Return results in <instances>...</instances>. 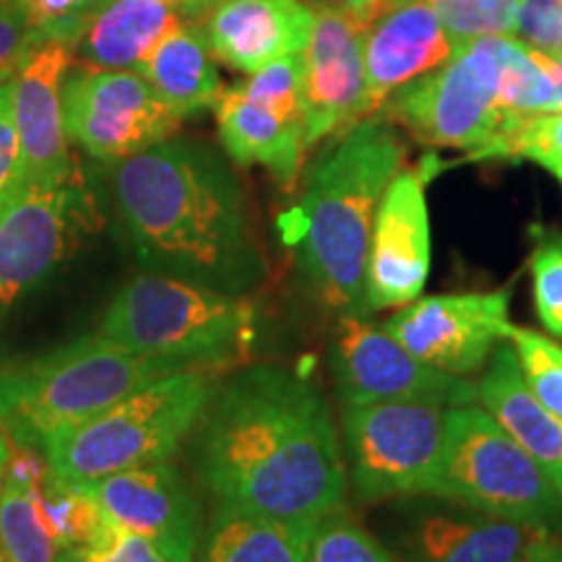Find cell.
I'll use <instances>...</instances> for the list:
<instances>
[{
	"instance_id": "3957f363",
	"label": "cell",
	"mask_w": 562,
	"mask_h": 562,
	"mask_svg": "<svg viewBox=\"0 0 562 562\" xmlns=\"http://www.w3.org/2000/svg\"><path fill=\"white\" fill-rule=\"evenodd\" d=\"M406 146L385 121L362 117L307 175L297 206L281 216L300 271L334 311L364 315V266L385 188L402 172Z\"/></svg>"
},
{
	"instance_id": "e575fe53",
	"label": "cell",
	"mask_w": 562,
	"mask_h": 562,
	"mask_svg": "<svg viewBox=\"0 0 562 562\" xmlns=\"http://www.w3.org/2000/svg\"><path fill=\"white\" fill-rule=\"evenodd\" d=\"M34 42L66 37L79 42L81 30L87 26L97 5L87 0H21Z\"/></svg>"
},
{
	"instance_id": "277c9868",
	"label": "cell",
	"mask_w": 562,
	"mask_h": 562,
	"mask_svg": "<svg viewBox=\"0 0 562 562\" xmlns=\"http://www.w3.org/2000/svg\"><path fill=\"white\" fill-rule=\"evenodd\" d=\"M100 334L133 355L178 370L227 372L250 355L256 307L245 294L149 271L112 297Z\"/></svg>"
},
{
	"instance_id": "44dd1931",
	"label": "cell",
	"mask_w": 562,
	"mask_h": 562,
	"mask_svg": "<svg viewBox=\"0 0 562 562\" xmlns=\"http://www.w3.org/2000/svg\"><path fill=\"white\" fill-rule=\"evenodd\" d=\"M542 531L472 508L435 510L406 526L398 550L402 562H526Z\"/></svg>"
},
{
	"instance_id": "1f68e13d",
	"label": "cell",
	"mask_w": 562,
	"mask_h": 562,
	"mask_svg": "<svg viewBox=\"0 0 562 562\" xmlns=\"http://www.w3.org/2000/svg\"><path fill=\"white\" fill-rule=\"evenodd\" d=\"M476 157L531 159L544 170H552L562 161V110L526 117V121L510 125Z\"/></svg>"
},
{
	"instance_id": "e0dca14e",
	"label": "cell",
	"mask_w": 562,
	"mask_h": 562,
	"mask_svg": "<svg viewBox=\"0 0 562 562\" xmlns=\"http://www.w3.org/2000/svg\"><path fill=\"white\" fill-rule=\"evenodd\" d=\"M430 277V211L425 175L398 172L385 188L364 266V313L404 307Z\"/></svg>"
},
{
	"instance_id": "7402d4cb",
	"label": "cell",
	"mask_w": 562,
	"mask_h": 562,
	"mask_svg": "<svg viewBox=\"0 0 562 562\" xmlns=\"http://www.w3.org/2000/svg\"><path fill=\"white\" fill-rule=\"evenodd\" d=\"M476 402L542 467L562 495V422L533 396L508 339L490 355L487 370L476 383Z\"/></svg>"
},
{
	"instance_id": "d590c367",
	"label": "cell",
	"mask_w": 562,
	"mask_h": 562,
	"mask_svg": "<svg viewBox=\"0 0 562 562\" xmlns=\"http://www.w3.org/2000/svg\"><path fill=\"white\" fill-rule=\"evenodd\" d=\"M516 40L539 53L562 47V0H518Z\"/></svg>"
},
{
	"instance_id": "f35d334b",
	"label": "cell",
	"mask_w": 562,
	"mask_h": 562,
	"mask_svg": "<svg viewBox=\"0 0 562 562\" xmlns=\"http://www.w3.org/2000/svg\"><path fill=\"white\" fill-rule=\"evenodd\" d=\"M526 562H562V537L544 529L533 539L531 550L526 554Z\"/></svg>"
},
{
	"instance_id": "6da1fadb",
	"label": "cell",
	"mask_w": 562,
	"mask_h": 562,
	"mask_svg": "<svg viewBox=\"0 0 562 562\" xmlns=\"http://www.w3.org/2000/svg\"><path fill=\"white\" fill-rule=\"evenodd\" d=\"M214 503L300 526L344 508L347 463L331 404L318 383L284 364L229 372L188 446Z\"/></svg>"
},
{
	"instance_id": "7dc6e473",
	"label": "cell",
	"mask_w": 562,
	"mask_h": 562,
	"mask_svg": "<svg viewBox=\"0 0 562 562\" xmlns=\"http://www.w3.org/2000/svg\"><path fill=\"white\" fill-rule=\"evenodd\" d=\"M178 3H180V0H178Z\"/></svg>"
},
{
	"instance_id": "d6986e66",
	"label": "cell",
	"mask_w": 562,
	"mask_h": 562,
	"mask_svg": "<svg viewBox=\"0 0 562 562\" xmlns=\"http://www.w3.org/2000/svg\"><path fill=\"white\" fill-rule=\"evenodd\" d=\"M459 47L446 32L430 0L393 5L368 26L364 37V117L419 76L448 63Z\"/></svg>"
},
{
	"instance_id": "d4e9b609",
	"label": "cell",
	"mask_w": 562,
	"mask_h": 562,
	"mask_svg": "<svg viewBox=\"0 0 562 562\" xmlns=\"http://www.w3.org/2000/svg\"><path fill=\"white\" fill-rule=\"evenodd\" d=\"M37 448L11 442L9 476L0 497V550L9 562H58V542L40 505L47 461Z\"/></svg>"
},
{
	"instance_id": "4316f807",
	"label": "cell",
	"mask_w": 562,
	"mask_h": 562,
	"mask_svg": "<svg viewBox=\"0 0 562 562\" xmlns=\"http://www.w3.org/2000/svg\"><path fill=\"white\" fill-rule=\"evenodd\" d=\"M501 108H503V131L510 125L526 121V117L558 112V89L550 70L542 66L537 50L526 47L516 37H510L508 50L503 60V83H501ZM497 133V136H501Z\"/></svg>"
},
{
	"instance_id": "7a4b0ae2",
	"label": "cell",
	"mask_w": 562,
	"mask_h": 562,
	"mask_svg": "<svg viewBox=\"0 0 562 562\" xmlns=\"http://www.w3.org/2000/svg\"><path fill=\"white\" fill-rule=\"evenodd\" d=\"M115 203L149 271L245 297L266 279L240 182L203 140L170 136L117 161Z\"/></svg>"
},
{
	"instance_id": "74e56055",
	"label": "cell",
	"mask_w": 562,
	"mask_h": 562,
	"mask_svg": "<svg viewBox=\"0 0 562 562\" xmlns=\"http://www.w3.org/2000/svg\"><path fill=\"white\" fill-rule=\"evenodd\" d=\"M26 182L24 154L11 117V83L0 87V214Z\"/></svg>"
},
{
	"instance_id": "9c48e42d",
	"label": "cell",
	"mask_w": 562,
	"mask_h": 562,
	"mask_svg": "<svg viewBox=\"0 0 562 562\" xmlns=\"http://www.w3.org/2000/svg\"><path fill=\"white\" fill-rule=\"evenodd\" d=\"M347 480L362 501L427 495L442 446L446 409L419 402L341 406Z\"/></svg>"
},
{
	"instance_id": "4dcf8cb0",
	"label": "cell",
	"mask_w": 562,
	"mask_h": 562,
	"mask_svg": "<svg viewBox=\"0 0 562 562\" xmlns=\"http://www.w3.org/2000/svg\"><path fill=\"white\" fill-rule=\"evenodd\" d=\"M508 341L516 349L526 383L554 419L562 422V347L550 336L510 323Z\"/></svg>"
},
{
	"instance_id": "603a6c76",
	"label": "cell",
	"mask_w": 562,
	"mask_h": 562,
	"mask_svg": "<svg viewBox=\"0 0 562 562\" xmlns=\"http://www.w3.org/2000/svg\"><path fill=\"white\" fill-rule=\"evenodd\" d=\"M182 0H104L91 13L76 53L91 68L138 70L182 26Z\"/></svg>"
},
{
	"instance_id": "60d3db41",
	"label": "cell",
	"mask_w": 562,
	"mask_h": 562,
	"mask_svg": "<svg viewBox=\"0 0 562 562\" xmlns=\"http://www.w3.org/2000/svg\"><path fill=\"white\" fill-rule=\"evenodd\" d=\"M9 461H11V440L9 435L0 430V497H3L5 476H9Z\"/></svg>"
},
{
	"instance_id": "9a60e30c",
	"label": "cell",
	"mask_w": 562,
	"mask_h": 562,
	"mask_svg": "<svg viewBox=\"0 0 562 562\" xmlns=\"http://www.w3.org/2000/svg\"><path fill=\"white\" fill-rule=\"evenodd\" d=\"M89 492L112 521L149 539L170 562L195 560L206 513L172 459L110 474L89 484Z\"/></svg>"
},
{
	"instance_id": "8992f818",
	"label": "cell",
	"mask_w": 562,
	"mask_h": 562,
	"mask_svg": "<svg viewBox=\"0 0 562 562\" xmlns=\"http://www.w3.org/2000/svg\"><path fill=\"white\" fill-rule=\"evenodd\" d=\"M175 370L117 347L100 331L87 334L34 360L0 368V430L16 446L42 451L55 435Z\"/></svg>"
},
{
	"instance_id": "8d00e7d4",
	"label": "cell",
	"mask_w": 562,
	"mask_h": 562,
	"mask_svg": "<svg viewBox=\"0 0 562 562\" xmlns=\"http://www.w3.org/2000/svg\"><path fill=\"white\" fill-rule=\"evenodd\" d=\"M34 45L21 0H0V87L13 81Z\"/></svg>"
},
{
	"instance_id": "d6a6232c",
	"label": "cell",
	"mask_w": 562,
	"mask_h": 562,
	"mask_svg": "<svg viewBox=\"0 0 562 562\" xmlns=\"http://www.w3.org/2000/svg\"><path fill=\"white\" fill-rule=\"evenodd\" d=\"M58 562H170L140 533L115 524L104 513L87 542L58 550Z\"/></svg>"
},
{
	"instance_id": "5b68a950",
	"label": "cell",
	"mask_w": 562,
	"mask_h": 562,
	"mask_svg": "<svg viewBox=\"0 0 562 562\" xmlns=\"http://www.w3.org/2000/svg\"><path fill=\"white\" fill-rule=\"evenodd\" d=\"M224 372L175 370L55 435L42 456L55 480L89 487L125 469L170 461L191 440Z\"/></svg>"
},
{
	"instance_id": "cb8c5ba5",
	"label": "cell",
	"mask_w": 562,
	"mask_h": 562,
	"mask_svg": "<svg viewBox=\"0 0 562 562\" xmlns=\"http://www.w3.org/2000/svg\"><path fill=\"white\" fill-rule=\"evenodd\" d=\"M313 529L214 503L193 562H305Z\"/></svg>"
},
{
	"instance_id": "b9f144b4",
	"label": "cell",
	"mask_w": 562,
	"mask_h": 562,
	"mask_svg": "<svg viewBox=\"0 0 562 562\" xmlns=\"http://www.w3.org/2000/svg\"><path fill=\"white\" fill-rule=\"evenodd\" d=\"M402 3H409V0H383V3H381V11H378V16H381L383 11L393 9V5H402ZM378 16H375V19H378Z\"/></svg>"
},
{
	"instance_id": "7bdbcfd3",
	"label": "cell",
	"mask_w": 562,
	"mask_h": 562,
	"mask_svg": "<svg viewBox=\"0 0 562 562\" xmlns=\"http://www.w3.org/2000/svg\"><path fill=\"white\" fill-rule=\"evenodd\" d=\"M550 172H552V175H554V178H558V180H560V182H562V161H560V165H554V167H552V170H550Z\"/></svg>"
},
{
	"instance_id": "ba28073f",
	"label": "cell",
	"mask_w": 562,
	"mask_h": 562,
	"mask_svg": "<svg viewBox=\"0 0 562 562\" xmlns=\"http://www.w3.org/2000/svg\"><path fill=\"white\" fill-rule=\"evenodd\" d=\"M510 37H480L440 68L406 83L396 100L383 104L427 146L487 149L503 128L501 83Z\"/></svg>"
},
{
	"instance_id": "ffe728a7",
	"label": "cell",
	"mask_w": 562,
	"mask_h": 562,
	"mask_svg": "<svg viewBox=\"0 0 562 562\" xmlns=\"http://www.w3.org/2000/svg\"><path fill=\"white\" fill-rule=\"evenodd\" d=\"M313 32V9L302 0H214L203 19L209 50L243 74L302 53Z\"/></svg>"
},
{
	"instance_id": "30bf717a",
	"label": "cell",
	"mask_w": 562,
	"mask_h": 562,
	"mask_svg": "<svg viewBox=\"0 0 562 562\" xmlns=\"http://www.w3.org/2000/svg\"><path fill=\"white\" fill-rule=\"evenodd\" d=\"M305 50L284 55L250 74V79L222 91L216 125L224 149L237 165H261L284 188L297 182L305 157Z\"/></svg>"
},
{
	"instance_id": "83f0119b",
	"label": "cell",
	"mask_w": 562,
	"mask_h": 562,
	"mask_svg": "<svg viewBox=\"0 0 562 562\" xmlns=\"http://www.w3.org/2000/svg\"><path fill=\"white\" fill-rule=\"evenodd\" d=\"M40 505L55 542H58V550L87 542L104 516L89 487L60 482L50 472L40 482Z\"/></svg>"
},
{
	"instance_id": "484cf974",
	"label": "cell",
	"mask_w": 562,
	"mask_h": 562,
	"mask_svg": "<svg viewBox=\"0 0 562 562\" xmlns=\"http://www.w3.org/2000/svg\"><path fill=\"white\" fill-rule=\"evenodd\" d=\"M138 74L178 112L180 121L214 108L222 94L220 70L209 50L206 34L199 26L182 24L178 32H172L146 58Z\"/></svg>"
},
{
	"instance_id": "f546056e",
	"label": "cell",
	"mask_w": 562,
	"mask_h": 562,
	"mask_svg": "<svg viewBox=\"0 0 562 562\" xmlns=\"http://www.w3.org/2000/svg\"><path fill=\"white\" fill-rule=\"evenodd\" d=\"M305 562H402L349 513H328L313 529Z\"/></svg>"
},
{
	"instance_id": "ac0fdd59",
	"label": "cell",
	"mask_w": 562,
	"mask_h": 562,
	"mask_svg": "<svg viewBox=\"0 0 562 562\" xmlns=\"http://www.w3.org/2000/svg\"><path fill=\"white\" fill-rule=\"evenodd\" d=\"M76 58V40H37L11 81V117L24 154L26 180L74 175L63 123V81Z\"/></svg>"
},
{
	"instance_id": "7c38bea8",
	"label": "cell",
	"mask_w": 562,
	"mask_h": 562,
	"mask_svg": "<svg viewBox=\"0 0 562 562\" xmlns=\"http://www.w3.org/2000/svg\"><path fill=\"white\" fill-rule=\"evenodd\" d=\"M331 375L341 406L419 402L442 409L476 402V385L417 360L385 326L344 315L331 339Z\"/></svg>"
},
{
	"instance_id": "ab89813d",
	"label": "cell",
	"mask_w": 562,
	"mask_h": 562,
	"mask_svg": "<svg viewBox=\"0 0 562 562\" xmlns=\"http://www.w3.org/2000/svg\"><path fill=\"white\" fill-rule=\"evenodd\" d=\"M344 9H349L355 16H360L364 21H375L378 11H381L383 0H339Z\"/></svg>"
},
{
	"instance_id": "bcb514c9",
	"label": "cell",
	"mask_w": 562,
	"mask_h": 562,
	"mask_svg": "<svg viewBox=\"0 0 562 562\" xmlns=\"http://www.w3.org/2000/svg\"><path fill=\"white\" fill-rule=\"evenodd\" d=\"M0 562H9V560H5V554H3V550H0Z\"/></svg>"
},
{
	"instance_id": "f6af8a7d",
	"label": "cell",
	"mask_w": 562,
	"mask_h": 562,
	"mask_svg": "<svg viewBox=\"0 0 562 562\" xmlns=\"http://www.w3.org/2000/svg\"><path fill=\"white\" fill-rule=\"evenodd\" d=\"M552 55H558V58H562V47H558V50H554Z\"/></svg>"
},
{
	"instance_id": "4fadbf2b",
	"label": "cell",
	"mask_w": 562,
	"mask_h": 562,
	"mask_svg": "<svg viewBox=\"0 0 562 562\" xmlns=\"http://www.w3.org/2000/svg\"><path fill=\"white\" fill-rule=\"evenodd\" d=\"M74 175L26 180L0 214V323L16 311L74 248L81 227Z\"/></svg>"
},
{
	"instance_id": "836d02e7",
	"label": "cell",
	"mask_w": 562,
	"mask_h": 562,
	"mask_svg": "<svg viewBox=\"0 0 562 562\" xmlns=\"http://www.w3.org/2000/svg\"><path fill=\"white\" fill-rule=\"evenodd\" d=\"M533 305L550 334L562 339V235L547 232L537 237L531 252Z\"/></svg>"
},
{
	"instance_id": "5bb4252c",
	"label": "cell",
	"mask_w": 562,
	"mask_h": 562,
	"mask_svg": "<svg viewBox=\"0 0 562 562\" xmlns=\"http://www.w3.org/2000/svg\"><path fill=\"white\" fill-rule=\"evenodd\" d=\"M510 286L419 297L383 323L414 357L432 368L469 375L480 370L510 328Z\"/></svg>"
},
{
	"instance_id": "52a82bcc",
	"label": "cell",
	"mask_w": 562,
	"mask_h": 562,
	"mask_svg": "<svg viewBox=\"0 0 562 562\" xmlns=\"http://www.w3.org/2000/svg\"><path fill=\"white\" fill-rule=\"evenodd\" d=\"M427 495L542 529L562 513V495L542 467L474 404L446 409Z\"/></svg>"
},
{
	"instance_id": "8fae6325",
	"label": "cell",
	"mask_w": 562,
	"mask_h": 562,
	"mask_svg": "<svg viewBox=\"0 0 562 562\" xmlns=\"http://www.w3.org/2000/svg\"><path fill=\"white\" fill-rule=\"evenodd\" d=\"M63 123L89 157L123 161L170 138L180 117L138 70L76 68L63 81Z\"/></svg>"
},
{
	"instance_id": "f1b7e54d",
	"label": "cell",
	"mask_w": 562,
	"mask_h": 562,
	"mask_svg": "<svg viewBox=\"0 0 562 562\" xmlns=\"http://www.w3.org/2000/svg\"><path fill=\"white\" fill-rule=\"evenodd\" d=\"M430 5L459 50L480 37H516L518 0H430Z\"/></svg>"
},
{
	"instance_id": "ee69618b",
	"label": "cell",
	"mask_w": 562,
	"mask_h": 562,
	"mask_svg": "<svg viewBox=\"0 0 562 562\" xmlns=\"http://www.w3.org/2000/svg\"><path fill=\"white\" fill-rule=\"evenodd\" d=\"M87 3H91V5H100V3H104V0H87Z\"/></svg>"
},
{
	"instance_id": "2e32d148",
	"label": "cell",
	"mask_w": 562,
	"mask_h": 562,
	"mask_svg": "<svg viewBox=\"0 0 562 562\" xmlns=\"http://www.w3.org/2000/svg\"><path fill=\"white\" fill-rule=\"evenodd\" d=\"M313 32L305 47V104L307 146L364 117V37L370 21L355 16L341 3H311Z\"/></svg>"
}]
</instances>
